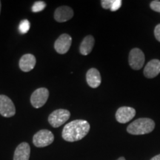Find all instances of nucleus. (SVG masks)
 I'll return each mask as SVG.
<instances>
[{
    "label": "nucleus",
    "mask_w": 160,
    "mask_h": 160,
    "mask_svg": "<svg viewBox=\"0 0 160 160\" xmlns=\"http://www.w3.org/2000/svg\"><path fill=\"white\" fill-rule=\"evenodd\" d=\"M91 128V125L86 120L77 119L65 125L62 130V137L66 142H73L83 139Z\"/></svg>",
    "instance_id": "nucleus-1"
},
{
    "label": "nucleus",
    "mask_w": 160,
    "mask_h": 160,
    "mask_svg": "<svg viewBox=\"0 0 160 160\" xmlns=\"http://www.w3.org/2000/svg\"><path fill=\"white\" fill-rule=\"evenodd\" d=\"M155 128V122L150 118H139L128 126V133L132 135H144L151 133Z\"/></svg>",
    "instance_id": "nucleus-2"
},
{
    "label": "nucleus",
    "mask_w": 160,
    "mask_h": 160,
    "mask_svg": "<svg viewBox=\"0 0 160 160\" xmlns=\"http://www.w3.org/2000/svg\"><path fill=\"white\" fill-rule=\"evenodd\" d=\"M54 136L49 130L42 129L36 133L33 137V143L37 148H45L53 143Z\"/></svg>",
    "instance_id": "nucleus-3"
},
{
    "label": "nucleus",
    "mask_w": 160,
    "mask_h": 160,
    "mask_svg": "<svg viewBox=\"0 0 160 160\" xmlns=\"http://www.w3.org/2000/svg\"><path fill=\"white\" fill-rule=\"evenodd\" d=\"M71 117V113L66 109H57L48 117V122L52 127L57 128L65 124Z\"/></svg>",
    "instance_id": "nucleus-4"
},
{
    "label": "nucleus",
    "mask_w": 160,
    "mask_h": 160,
    "mask_svg": "<svg viewBox=\"0 0 160 160\" xmlns=\"http://www.w3.org/2000/svg\"><path fill=\"white\" fill-rule=\"evenodd\" d=\"M49 97V91L46 88H39L33 92L31 97V103L35 108H42L47 102Z\"/></svg>",
    "instance_id": "nucleus-5"
},
{
    "label": "nucleus",
    "mask_w": 160,
    "mask_h": 160,
    "mask_svg": "<svg viewBox=\"0 0 160 160\" xmlns=\"http://www.w3.org/2000/svg\"><path fill=\"white\" fill-rule=\"evenodd\" d=\"M145 54L139 48H133L130 51L128 62L129 65L133 70H140L145 63Z\"/></svg>",
    "instance_id": "nucleus-6"
},
{
    "label": "nucleus",
    "mask_w": 160,
    "mask_h": 160,
    "mask_svg": "<svg viewBox=\"0 0 160 160\" xmlns=\"http://www.w3.org/2000/svg\"><path fill=\"white\" fill-rule=\"evenodd\" d=\"M0 114L10 118L16 114V108L13 101L5 95H0Z\"/></svg>",
    "instance_id": "nucleus-7"
},
{
    "label": "nucleus",
    "mask_w": 160,
    "mask_h": 160,
    "mask_svg": "<svg viewBox=\"0 0 160 160\" xmlns=\"http://www.w3.org/2000/svg\"><path fill=\"white\" fill-rule=\"evenodd\" d=\"M72 43V38L69 34L63 33L55 41L54 49L59 54H65L69 51Z\"/></svg>",
    "instance_id": "nucleus-8"
},
{
    "label": "nucleus",
    "mask_w": 160,
    "mask_h": 160,
    "mask_svg": "<svg viewBox=\"0 0 160 160\" xmlns=\"http://www.w3.org/2000/svg\"><path fill=\"white\" fill-rule=\"evenodd\" d=\"M136 116V110L131 107L119 108L116 112V119L118 122L125 124L134 118Z\"/></svg>",
    "instance_id": "nucleus-9"
},
{
    "label": "nucleus",
    "mask_w": 160,
    "mask_h": 160,
    "mask_svg": "<svg viewBox=\"0 0 160 160\" xmlns=\"http://www.w3.org/2000/svg\"><path fill=\"white\" fill-rule=\"evenodd\" d=\"M73 17V11L68 6H61L57 8L54 12V19L58 22H65Z\"/></svg>",
    "instance_id": "nucleus-10"
},
{
    "label": "nucleus",
    "mask_w": 160,
    "mask_h": 160,
    "mask_svg": "<svg viewBox=\"0 0 160 160\" xmlns=\"http://www.w3.org/2000/svg\"><path fill=\"white\" fill-rule=\"evenodd\" d=\"M144 75L146 78L152 79L160 73V61L159 59H152L148 62L144 68Z\"/></svg>",
    "instance_id": "nucleus-11"
},
{
    "label": "nucleus",
    "mask_w": 160,
    "mask_h": 160,
    "mask_svg": "<svg viewBox=\"0 0 160 160\" xmlns=\"http://www.w3.org/2000/svg\"><path fill=\"white\" fill-rule=\"evenodd\" d=\"M36 62L37 60L34 56L31 53H27L20 58L19 62V68L23 72H29L34 68Z\"/></svg>",
    "instance_id": "nucleus-12"
},
{
    "label": "nucleus",
    "mask_w": 160,
    "mask_h": 160,
    "mask_svg": "<svg viewBox=\"0 0 160 160\" xmlns=\"http://www.w3.org/2000/svg\"><path fill=\"white\" fill-rule=\"evenodd\" d=\"M86 81H87L88 85L92 88H97L99 87L102 82V78L99 71L94 68L89 69L86 73Z\"/></svg>",
    "instance_id": "nucleus-13"
},
{
    "label": "nucleus",
    "mask_w": 160,
    "mask_h": 160,
    "mask_svg": "<svg viewBox=\"0 0 160 160\" xmlns=\"http://www.w3.org/2000/svg\"><path fill=\"white\" fill-rule=\"evenodd\" d=\"M31 147L27 142H22L17 146L13 154V160H29Z\"/></svg>",
    "instance_id": "nucleus-14"
},
{
    "label": "nucleus",
    "mask_w": 160,
    "mask_h": 160,
    "mask_svg": "<svg viewBox=\"0 0 160 160\" xmlns=\"http://www.w3.org/2000/svg\"><path fill=\"white\" fill-rule=\"evenodd\" d=\"M95 39L93 36L88 35L84 38L79 46V52L82 55L87 56L92 51L94 46Z\"/></svg>",
    "instance_id": "nucleus-15"
},
{
    "label": "nucleus",
    "mask_w": 160,
    "mask_h": 160,
    "mask_svg": "<svg viewBox=\"0 0 160 160\" xmlns=\"http://www.w3.org/2000/svg\"><path fill=\"white\" fill-rule=\"evenodd\" d=\"M46 7V3L43 1H37L33 3V7H32V11L34 13H38L43 11Z\"/></svg>",
    "instance_id": "nucleus-16"
},
{
    "label": "nucleus",
    "mask_w": 160,
    "mask_h": 160,
    "mask_svg": "<svg viewBox=\"0 0 160 160\" xmlns=\"http://www.w3.org/2000/svg\"><path fill=\"white\" fill-rule=\"evenodd\" d=\"M19 31L21 32L22 33H27L30 29V22L28 20L25 19L23 20V21H22L19 24Z\"/></svg>",
    "instance_id": "nucleus-17"
},
{
    "label": "nucleus",
    "mask_w": 160,
    "mask_h": 160,
    "mask_svg": "<svg viewBox=\"0 0 160 160\" xmlns=\"http://www.w3.org/2000/svg\"><path fill=\"white\" fill-rule=\"evenodd\" d=\"M113 2H114V0H102L101 5L104 9L111 10Z\"/></svg>",
    "instance_id": "nucleus-18"
},
{
    "label": "nucleus",
    "mask_w": 160,
    "mask_h": 160,
    "mask_svg": "<svg viewBox=\"0 0 160 160\" xmlns=\"http://www.w3.org/2000/svg\"><path fill=\"white\" fill-rule=\"evenodd\" d=\"M150 7L153 11L160 13V1H157V0L152 1L150 4Z\"/></svg>",
    "instance_id": "nucleus-19"
},
{
    "label": "nucleus",
    "mask_w": 160,
    "mask_h": 160,
    "mask_svg": "<svg viewBox=\"0 0 160 160\" xmlns=\"http://www.w3.org/2000/svg\"><path fill=\"white\" fill-rule=\"evenodd\" d=\"M122 3V2L121 0H114V2H113V5H112L111 11L113 12L118 11V10L121 8Z\"/></svg>",
    "instance_id": "nucleus-20"
},
{
    "label": "nucleus",
    "mask_w": 160,
    "mask_h": 160,
    "mask_svg": "<svg viewBox=\"0 0 160 160\" xmlns=\"http://www.w3.org/2000/svg\"><path fill=\"white\" fill-rule=\"evenodd\" d=\"M154 36L157 41L160 42V24L157 25L154 29Z\"/></svg>",
    "instance_id": "nucleus-21"
},
{
    "label": "nucleus",
    "mask_w": 160,
    "mask_h": 160,
    "mask_svg": "<svg viewBox=\"0 0 160 160\" xmlns=\"http://www.w3.org/2000/svg\"><path fill=\"white\" fill-rule=\"evenodd\" d=\"M150 160H160V153L157 156H155V157H153V158H151Z\"/></svg>",
    "instance_id": "nucleus-22"
},
{
    "label": "nucleus",
    "mask_w": 160,
    "mask_h": 160,
    "mask_svg": "<svg viewBox=\"0 0 160 160\" xmlns=\"http://www.w3.org/2000/svg\"><path fill=\"white\" fill-rule=\"evenodd\" d=\"M117 160H126V159H125V157H121L118 158V159H117Z\"/></svg>",
    "instance_id": "nucleus-23"
},
{
    "label": "nucleus",
    "mask_w": 160,
    "mask_h": 160,
    "mask_svg": "<svg viewBox=\"0 0 160 160\" xmlns=\"http://www.w3.org/2000/svg\"><path fill=\"white\" fill-rule=\"evenodd\" d=\"M1 8H2V4H1V1H0V13H1Z\"/></svg>",
    "instance_id": "nucleus-24"
}]
</instances>
